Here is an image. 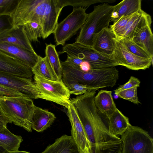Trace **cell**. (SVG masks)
I'll return each mask as SVG.
<instances>
[{"instance_id":"26","label":"cell","mask_w":153,"mask_h":153,"mask_svg":"<svg viewBox=\"0 0 153 153\" xmlns=\"http://www.w3.org/2000/svg\"><path fill=\"white\" fill-rule=\"evenodd\" d=\"M32 71L34 74H37L45 79L54 81L60 80L45 57L39 56L37 63Z\"/></svg>"},{"instance_id":"22","label":"cell","mask_w":153,"mask_h":153,"mask_svg":"<svg viewBox=\"0 0 153 153\" xmlns=\"http://www.w3.org/2000/svg\"><path fill=\"white\" fill-rule=\"evenodd\" d=\"M151 25L143 28L131 38L133 41L151 56H153V34Z\"/></svg>"},{"instance_id":"31","label":"cell","mask_w":153,"mask_h":153,"mask_svg":"<svg viewBox=\"0 0 153 153\" xmlns=\"http://www.w3.org/2000/svg\"><path fill=\"white\" fill-rule=\"evenodd\" d=\"M137 88L135 87L123 90L117 95L120 98L128 100L135 104H141L137 95Z\"/></svg>"},{"instance_id":"15","label":"cell","mask_w":153,"mask_h":153,"mask_svg":"<svg viewBox=\"0 0 153 153\" xmlns=\"http://www.w3.org/2000/svg\"><path fill=\"white\" fill-rule=\"evenodd\" d=\"M0 50L22 62L32 69L37 63L39 56L35 52L5 42H0Z\"/></svg>"},{"instance_id":"25","label":"cell","mask_w":153,"mask_h":153,"mask_svg":"<svg viewBox=\"0 0 153 153\" xmlns=\"http://www.w3.org/2000/svg\"><path fill=\"white\" fill-rule=\"evenodd\" d=\"M141 0H123L114 5L113 11L117 14V19L123 16H126L138 12L141 9Z\"/></svg>"},{"instance_id":"6","label":"cell","mask_w":153,"mask_h":153,"mask_svg":"<svg viewBox=\"0 0 153 153\" xmlns=\"http://www.w3.org/2000/svg\"><path fill=\"white\" fill-rule=\"evenodd\" d=\"M66 53L68 56L78 58L87 61L91 69L109 68L118 65L112 56L99 53L88 47L75 42L67 44L62 48L60 54Z\"/></svg>"},{"instance_id":"18","label":"cell","mask_w":153,"mask_h":153,"mask_svg":"<svg viewBox=\"0 0 153 153\" xmlns=\"http://www.w3.org/2000/svg\"><path fill=\"white\" fill-rule=\"evenodd\" d=\"M56 118L53 113L35 105L32 117V129L37 132H42L51 126Z\"/></svg>"},{"instance_id":"30","label":"cell","mask_w":153,"mask_h":153,"mask_svg":"<svg viewBox=\"0 0 153 153\" xmlns=\"http://www.w3.org/2000/svg\"><path fill=\"white\" fill-rule=\"evenodd\" d=\"M64 6H71L73 7H82L86 9L91 4L98 3H112L111 0H61Z\"/></svg>"},{"instance_id":"20","label":"cell","mask_w":153,"mask_h":153,"mask_svg":"<svg viewBox=\"0 0 153 153\" xmlns=\"http://www.w3.org/2000/svg\"><path fill=\"white\" fill-rule=\"evenodd\" d=\"M108 119L109 131L115 136H121L131 125L128 118L117 108Z\"/></svg>"},{"instance_id":"32","label":"cell","mask_w":153,"mask_h":153,"mask_svg":"<svg viewBox=\"0 0 153 153\" xmlns=\"http://www.w3.org/2000/svg\"><path fill=\"white\" fill-rule=\"evenodd\" d=\"M19 0H0V15L11 16L15 10Z\"/></svg>"},{"instance_id":"14","label":"cell","mask_w":153,"mask_h":153,"mask_svg":"<svg viewBox=\"0 0 153 153\" xmlns=\"http://www.w3.org/2000/svg\"><path fill=\"white\" fill-rule=\"evenodd\" d=\"M116 38L110 27H106L93 35L92 48L96 51L112 56L115 47Z\"/></svg>"},{"instance_id":"36","label":"cell","mask_w":153,"mask_h":153,"mask_svg":"<svg viewBox=\"0 0 153 153\" xmlns=\"http://www.w3.org/2000/svg\"><path fill=\"white\" fill-rule=\"evenodd\" d=\"M13 27L11 16L8 15H0V33Z\"/></svg>"},{"instance_id":"13","label":"cell","mask_w":153,"mask_h":153,"mask_svg":"<svg viewBox=\"0 0 153 153\" xmlns=\"http://www.w3.org/2000/svg\"><path fill=\"white\" fill-rule=\"evenodd\" d=\"M0 72L32 79V69L0 50Z\"/></svg>"},{"instance_id":"37","label":"cell","mask_w":153,"mask_h":153,"mask_svg":"<svg viewBox=\"0 0 153 153\" xmlns=\"http://www.w3.org/2000/svg\"><path fill=\"white\" fill-rule=\"evenodd\" d=\"M9 123L12 122L4 114L0 106V130L7 128V124Z\"/></svg>"},{"instance_id":"23","label":"cell","mask_w":153,"mask_h":153,"mask_svg":"<svg viewBox=\"0 0 153 153\" xmlns=\"http://www.w3.org/2000/svg\"><path fill=\"white\" fill-rule=\"evenodd\" d=\"M23 140L22 136L15 135L7 128L0 130V145L8 152L18 151Z\"/></svg>"},{"instance_id":"39","label":"cell","mask_w":153,"mask_h":153,"mask_svg":"<svg viewBox=\"0 0 153 153\" xmlns=\"http://www.w3.org/2000/svg\"><path fill=\"white\" fill-rule=\"evenodd\" d=\"M8 152L0 145V153H7Z\"/></svg>"},{"instance_id":"10","label":"cell","mask_w":153,"mask_h":153,"mask_svg":"<svg viewBox=\"0 0 153 153\" xmlns=\"http://www.w3.org/2000/svg\"><path fill=\"white\" fill-rule=\"evenodd\" d=\"M67 114L71 126V137L79 153H93V147L89 140L76 110L71 102Z\"/></svg>"},{"instance_id":"28","label":"cell","mask_w":153,"mask_h":153,"mask_svg":"<svg viewBox=\"0 0 153 153\" xmlns=\"http://www.w3.org/2000/svg\"><path fill=\"white\" fill-rule=\"evenodd\" d=\"M23 27L25 33L30 42H38L39 38L42 37V28L37 23L34 22H28L23 25Z\"/></svg>"},{"instance_id":"8","label":"cell","mask_w":153,"mask_h":153,"mask_svg":"<svg viewBox=\"0 0 153 153\" xmlns=\"http://www.w3.org/2000/svg\"><path fill=\"white\" fill-rule=\"evenodd\" d=\"M121 153H153V139L139 127L131 125L121 136Z\"/></svg>"},{"instance_id":"17","label":"cell","mask_w":153,"mask_h":153,"mask_svg":"<svg viewBox=\"0 0 153 153\" xmlns=\"http://www.w3.org/2000/svg\"><path fill=\"white\" fill-rule=\"evenodd\" d=\"M152 22L150 15L141 9L134 13L119 37L115 39L119 40L125 37L131 38L143 27L151 25Z\"/></svg>"},{"instance_id":"34","label":"cell","mask_w":153,"mask_h":153,"mask_svg":"<svg viewBox=\"0 0 153 153\" xmlns=\"http://www.w3.org/2000/svg\"><path fill=\"white\" fill-rule=\"evenodd\" d=\"M140 80L133 76H131L128 82L125 84L119 87L115 91V94L116 95L120 91L135 87L140 86Z\"/></svg>"},{"instance_id":"3","label":"cell","mask_w":153,"mask_h":153,"mask_svg":"<svg viewBox=\"0 0 153 153\" xmlns=\"http://www.w3.org/2000/svg\"><path fill=\"white\" fill-rule=\"evenodd\" d=\"M67 78L71 82L85 85L91 90H98L106 87H113L119 78V71L115 67L100 69H91L85 71L79 67L72 65L67 73Z\"/></svg>"},{"instance_id":"21","label":"cell","mask_w":153,"mask_h":153,"mask_svg":"<svg viewBox=\"0 0 153 153\" xmlns=\"http://www.w3.org/2000/svg\"><path fill=\"white\" fill-rule=\"evenodd\" d=\"M94 102L98 110L108 118L117 108L111 91L100 90L95 96Z\"/></svg>"},{"instance_id":"7","label":"cell","mask_w":153,"mask_h":153,"mask_svg":"<svg viewBox=\"0 0 153 153\" xmlns=\"http://www.w3.org/2000/svg\"><path fill=\"white\" fill-rule=\"evenodd\" d=\"M33 79L40 93V99L68 108L70 103L71 94L62 80H50L36 74H34Z\"/></svg>"},{"instance_id":"9","label":"cell","mask_w":153,"mask_h":153,"mask_svg":"<svg viewBox=\"0 0 153 153\" xmlns=\"http://www.w3.org/2000/svg\"><path fill=\"white\" fill-rule=\"evenodd\" d=\"M86 10L82 7H74L72 12L58 23L54 33L56 45H64L67 41L81 29L88 16Z\"/></svg>"},{"instance_id":"33","label":"cell","mask_w":153,"mask_h":153,"mask_svg":"<svg viewBox=\"0 0 153 153\" xmlns=\"http://www.w3.org/2000/svg\"><path fill=\"white\" fill-rule=\"evenodd\" d=\"M71 94L80 95L85 94L88 90H91L85 85L77 82H72L65 84Z\"/></svg>"},{"instance_id":"27","label":"cell","mask_w":153,"mask_h":153,"mask_svg":"<svg viewBox=\"0 0 153 153\" xmlns=\"http://www.w3.org/2000/svg\"><path fill=\"white\" fill-rule=\"evenodd\" d=\"M117 40L129 51L137 56L149 59L152 56H151L142 48L135 44L130 38L125 37Z\"/></svg>"},{"instance_id":"16","label":"cell","mask_w":153,"mask_h":153,"mask_svg":"<svg viewBox=\"0 0 153 153\" xmlns=\"http://www.w3.org/2000/svg\"><path fill=\"white\" fill-rule=\"evenodd\" d=\"M0 42L9 43L35 52L25 33L23 25L13 26L1 33Z\"/></svg>"},{"instance_id":"19","label":"cell","mask_w":153,"mask_h":153,"mask_svg":"<svg viewBox=\"0 0 153 153\" xmlns=\"http://www.w3.org/2000/svg\"><path fill=\"white\" fill-rule=\"evenodd\" d=\"M41 153H79L71 136L64 134Z\"/></svg>"},{"instance_id":"38","label":"cell","mask_w":153,"mask_h":153,"mask_svg":"<svg viewBox=\"0 0 153 153\" xmlns=\"http://www.w3.org/2000/svg\"><path fill=\"white\" fill-rule=\"evenodd\" d=\"M7 153H31L25 151H16L12 152H8Z\"/></svg>"},{"instance_id":"12","label":"cell","mask_w":153,"mask_h":153,"mask_svg":"<svg viewBox=\"0 0 153 153\" xmlns=\"http://www.w3.org/2000/svg\"><path fill=\"white\" fill-rule=\"evenodd\" d=\"M0 84L15 90L32 100L40 99L39 91L32 79L0 72Z\"/></svg>"},{"instance_id":"5","label":"cell","mask_w":153,"mask_h":153,"mask_svg":"<svg viewBox=\"0 0 153 153\" xmlns=\"http://www.w3.org/2000/svg\"><path fill=\"white\" fill-rule=\"evenodd\" d=\"M114 8V5L107 3L95 6L93 10L88 14L76 42L92 47L93 35L109 26Z\"/></svg>"},{"instance_id":"35","label":"cell","mask_w":153,"mask_h":153,"mask_svg":"<svg viewBox=\"0 0 153 153\" xmlns=\"http://www.w3.org/2000/svg\"><path fill=\"white\" fill-rule=\"evenodd\" d=\"M21 96H26L15 90L0 84V97Z\"/></svg>"},{"instance_id":"4","label":"cell","mask_w":153,"mask_h":153,"mask_svg":"<svg viewBox=\"0 0 153 153\" xmlns=\"http://www.w3.org/2000/svg\"><path fill=\"white\" fill-rule=\"evenodd\" d=\"M26 96L0 97V106L4 114L15 125L32 131V117L35 106Z\"/></svg>"},{"instance_id":"1","label":"cell","mask_w":153,"mask_h":153,"mask_svg":"<svg viewBox=\"0 0 153 153\" xmlns=\"http://www.w3.org/2000/svg\"><path fill=\"white\" fill-rule=\"evenodd\" d=\"M64 7L61 0H19L11 16L13 26L36 22L42 27L45 39L54 33Z\"/></svg>"},{"instance_id":"11","label":"cell","mask_w":153,"mask_h":153,"mask_svg":"<svg viewBox=\"0 0 153 153\" xmlns=\"http://www.w3.org/2000/svg\"><path fill=\"white\" fill-rule=\"evenodd\" d=\"M115 47L112 55L118 65L134 70H145L152 65L150 59L137 56L129 51L118 41L114 39Z\"/></svg>"},{"instance_id":"2","label":"cell","mask_w":153,"mask_h":153,"mask_svg":"<svg viewBox=\"0 0 153 153\" xmlns=\"http://www.w3.org/2000/svg\"><path fill=\"white\" fill-rule=\"evenodd\" d=\"M96 91L95 90H88L84 94L70 100L93 147L97 143L120 139L109 133L108 118L95 105L94 99Z\"/></svg>"},{"instance_id":"29","label":"cell","mask_w":153,"mask_h":153,"mask_svg":"<svg viewBox=\"0 0 153 153\" xmlns=\"http://www.w3.org/2000/svg\"><path fill=\"white\" fill-rule=\"evenodd\" d=\"M135 13L126 16H123L114 21L112 25H110V28L115 35L116 39L119 37Z\"/></svg>"},{"instance_id":"24","label":"cell","mask_w":153,"mask_h":153,"mask_svg":"<svg viewBox=\"0 0 153 153\" xmlns=\"http://www.w3.org/2000/svg\"><path fill=\"white\" fill-rule=\"evenodd\" d=\"M45 58L59 80L62 79V68L59 54L55 46L51 44H46Z\"/></svg>"}]
</instances>
